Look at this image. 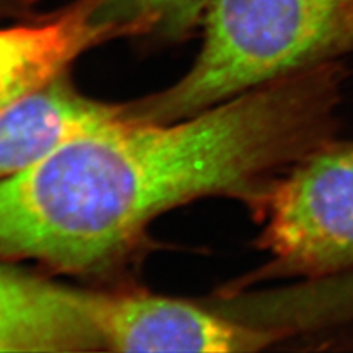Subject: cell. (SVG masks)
<instances>
[{"mask_svg":"<svg viewBox=\"0 0 353 353\" xmlns=\"http://www.w3.org/2000/svg\"><path fill=\"white\" fill-rule=\"evenodd\" d=\"M36 0H0V17H27Z\"/></svg>","mask_w":353,"mask_h":353,"instance_id":"obj_9","label":"cell"},{"mask_svg":"<svg viewBox=\"0 0 353 353\" xmlns=\"http://www.w3.org/2000/svg\"><path fill=\"white\" fill-rule=\"evenodd\" d=\"M94 324L105 350L115 352H255L274 340L271 331L153 294L96 293Z\"/></svg>","mask_w":353,"mask_h":353,"instance_id":"obj_4","label":"cell"},{"mask_svg":"<svg viewBox=\"0 0 353 353\" xmlns=\"http://www.w3.org/2000/svg\"><path fill=\"white\" fill-rule=\"evenodd\" d=\"M90 293L0 261V352H92Z\"/></svg>","mask_w":353,"mask_h":353,"instance_id":"obj_5","label":"cell"},{"mask_svg":"<svg viewBox=\"0 0 353 353\" xmlns=\"http://www.w3.org/2000/svg\"><path fill=\"white\" fill-rule=\"evenodd\" d=\"M272 274L321 279L353 268V140H330L274 185L259 215Z\"/></svg>","mask_w":353,"mask_h":353,"instance_id":"obj_3","label":"cell"},{"mask_svg":"<svg viewBox=\"0 0 353 353\" xmlns=\"http://www.w3.org/2000/svg\"><path fill=\"white\" fill-rule=\"evenodd\" d=\"M101 0H75L34 24L0 30V109L70 71L72 62L123 30L97 17Z\"/></svg>","mask_w":353,"mask_h":353,"instance_id":"obj_7","label":"cell"},{"mask_svg":"<svg viewBox=\"0 0 353 353\" xmlns=\"http://www.w3.org/2000/svg\"><path fill=\"white\" fill-rule=\"evenodd\" d=\"M343 84L337 61L172 123L123 114L0 180V258L92 274L196 199L234 197L261 215L281 176L334 139Z\"/></svg>","mask_w":353,"mask_h":353,"instance_id":"obj_1","label":"cell"},{"mask_svg":"<svg viewBox=\"0 0 353 353\" xmlns=\"http://www.w3.org/2000/svg\"><path fill=\"white\" fill-rule=\"evenodd\" d=\"M124 105L83 94L66 71L0 109V180L34 167L81 136L123 117Z\"/></svg>","mask_w":353,"mask_h":353,"instance_id":"obj_6","label":"cell"},{"mask_svg":"<svg viewBox=\"0 0 353 353\" xmlns=\"http://www.w3.org/2000/svg\"><path fill=\"white\" fill-rule=\"evenodd\" d=\"M212 0H101L97 17L125 36L179 40L203 22Z\"/></svg>","mask_w":353,"mask_h":353,"instance_id":"obj_8","label":"cell"},{"mask_svg":"<svg viewBox=\"0 0 353 353\" xmlns=\"http://www.w3.org/2000/svg\"><path fill=\"white\" fill-rule=\"evenodd\" d=\"M192 68L125 117L172 123L353 52V0H212Z\"/></svg>","mask_w":353,"mask_h":353,"instance_id":"obj_2","label":"cell"}]
</instances>
